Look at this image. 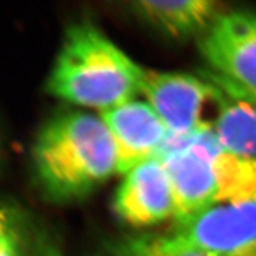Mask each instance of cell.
I'll return each mask as SVG.
<instances>
[{"label": "cell", "mask_w": 256, "mask_h": 256, "mask_svg": "<svg viewBox=\"0 0 256 256\" xmlns=\"http://www.w3.org/2000/svg\"><path fill=\"white\" fill-rule=\"evenodd\" d=\"M206 75L218 90V110L212 132L226 151L256 159V98L212 72Z\"/></svg>", "instance_id": "cell-9"}, {"label": "cell", "mask_w": 256, "mask_h": 256, "mask_svg": "<svg viewBox=\"0 0 256 256\" xmlns=\"http://www.w3.org/2000/svg\"><path fill=\"white\" fill-rule=\"evenodd\" d=\"M114 210L133 226H154L174 217V188L162 160L150 159L124 174L115 194Z\"/></svg>", "instance_id": "cell-8"}, {"label": "cell", "mask_w": 256, "mask_h": 256, "mask_svg": "<svg viewBox=\"0 0 256 256\" xmlns=\"http://www.w3.org/2000/svg\"><path fill=\"white\" fill-rule=\"evenodd\" d=\"M26 235L14 211L0 206V256H25Z\"/></svg>", "instance_id": "cell-12"}, {"label": "cell", "mask_w": 256, "mask_h": 256, "mask_svg": "<svg viewBox=\"0 0 256 256\" xmlns=\"http://www.w3.org/2000/svg\"><path fill=\"white\" fill-rule=\"evenodd\" d=\"M132 8L153 26L176 38L202 36L223 12L212 0H142L133 2Z\"/></svg>", "instance_id": "cell-10"}, {"label": "cell", "mask_w": 256, "mask_h": 256, "mask_svg": "<svg viewBox=\"0 0 256 256\" xmlns=\"http://www.w3.org/2000/svg\"><path fill=\"white\" fill-rule=\"evenodd\" d=\"M210 72L256 98V14L222 12L200 36Z\"/></svg>", "instance_id": "cell-5"}, {"label": "cell", "mask_w": 256, "mask_h": 256, "mask_svg": "<svg viewBox=\"0 0 256 256\" xmlns=\"http://www.w3.org/2000/svg\"><path fill=\"white\" fill-rule=\"evenodd\" d=\"M34 165L44 194L69 202L87 196L118 172L116 150L102 118L69 112L42 128Z\"/></svg>", "instance_id": "cell-1"}, {"label": "cell", "mask_w": 256, "mask_h": 256, "mask_svg": "<svg viewBox=\"0 0 256 256\" xmlns=\"http://www.w3.org/2000/svg\"><path fill=\"white\" fill-rule=\"evenodd\" d=\"M102 120L114 140L118 174L156 158L168 138V130L147 102L132 100L106 112Z\"/></svg>", "instance_id": "cell-7"}, {"label": "cell", "mask_w": 256, "mask_h": 256, "mask_svg": "<svg viewBox=\"0 0 256 256\" xmlns=\"http://www.w3.org/2000/svg\"><path fill=\"white\" fill-rule=\"evenodd\" d=\"M94 256H209L172 236L144 234L107 242Z\"/></svg>", "instance_id": "cell-11"}, {"label": "cell", "mask_w": 256, "mask_h": 256, "mask_svg": "<svg viewBox=\"0 0 256 256\" xmlns=\"http://www.w3.org/2000/svg\"><path fill=\"white\" fill-rule=\"evenodd\" d=\"M25 256H64L57 240L46 230L36 229L26 236V254Z\"/></svg>", "instance_id": "cell-13"}, {"label": "cell", "mask_w": 256, "mask_h": 256, "mask_svg": "<svg viewBox=\"0 0 256 256\" xmlns=\"http://www.w3.org/2000/svg\"><path fill=\"white\" fill-rule=\"evenodd\" d=\"M170 234L209 256H256V200L210 208Z\"/></svg>", "instance_id": "cell-6"}, {"label": "cell", "mask_w": 256, "mask_h": 256, "mask_svg": "<svg viewBox=\"0 0 256 256\" xmlns=\"http://www.w3.org/2000/svg\"><path fill=\"white\" fill-rule=\"evenodd\" d=\"M168 172L182 217L256 200V159L226 151L212 130L185 138L183 148L168 160Z\"/></svg>", "instance_id": "cell-3"}, {"label": "cell", "mask_w": 256, "mask_h": 256, "mask_svg": "<svg viewBox=\"0 0 256 256\" xmlns=\"http://www.w3.org/2000/svg\"><path fill=\"white\" fill-rule=\"evenodd\" d=\"M144 72L98 28L76 24L66 31L46 89L60 100L106 112L142 92Z\"/></svg>", "instance_id": "cell-2"}, {"label": "cell", "mask_w": 256, "mask_h": 256, "mask_svg": "<svg viewBox=\"0 0 256 256\" xmlns=\"http://www.w3.org/2000/svg\"><path fill=\"white\" fill-rule=\"evenodd\" d=\"M142 92L171 136L212 130L218 110V90L206 72L198 78L145 69Z\"/></svg>", "instance_id": "cell-4"}]
</instances>
